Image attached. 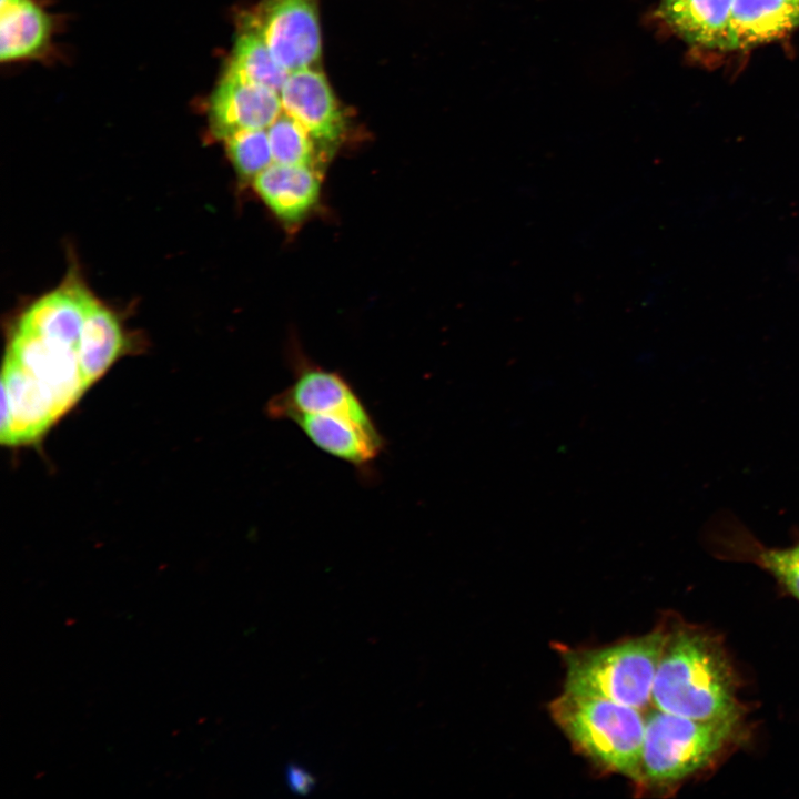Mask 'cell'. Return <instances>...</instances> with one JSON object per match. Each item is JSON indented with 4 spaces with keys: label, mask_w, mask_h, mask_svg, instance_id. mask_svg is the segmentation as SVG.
Segmentation results:
<instances>
[{
    "label": "cell",
    "mask_w": 799,
    "mask_h": 799,
    "mask_svg": "<svg viewBox=\"0 0 799 799\" xmlns=\"http://www.w3.org/2000/svg\"><path fill=\"white\" fill-rule=\"evenodd\" d=\"M6 357L51 394L63 413L89 387L77 350L63 344L17 328Z\"/></svg>",
    "instance_id": "cell-7"
},
{
    "label": "cell",
    "mask_w": 799,
    "mask_h": 799,
    "mask_svg": "<svg viewBox=\"0 0 799 799\" xmlns=\"http://www.w3.org/2000/svg\"><path fill=\"white\" fill-rule=\"evenodd\" d=\"M282 109L322 143L336 142L345 120L335 95L321 71L305 68L289 74L281 92Z\"/></svg>",
    "instance_id": "cell-11"
},
{
    "label": "cell",
    "mask_w": 799,
    "mask_h": 799,
    "mask_svg": "<svg viewBox=\"0 0 799 799\" xmlns=\"http://www.w3.org/2000/svg\"><path fill=\"white\" fill-rule=\"evenodd\" d=\"M267 134L273 162L312 166L314 140L295 119L282 111L267 128Z\"/></svg>",
    "instance_id": "cell-20"
},
{
    "label": "cell",
    "mask_w": 799,
    "mask_h": 799,
    "mask_svg": "<svg viewBox=\"0 0 799 799\" xmlns=\"http://www.w3.org/2000/svg\"><path fill=\"white\" fill-rule=\"evenodd\" d=\"M62 414L53 396L6 357L1 377V443H31Z\"/></svg>",
    "instance_id": "cell-8"
},
{
    "label": "cell",
    "mask_w": 799,
    "mask_h": 799,
    "mask_svg": "<svg viewBox=\"0 0 799 799\" xmlns=\"http://www.w3.org/2000/svg\"><path fill=\"white\" fill-rule=\"evenodd\" d=\"M287 782L294 792L305 795L314 787L313 777L297 766H290L286 771Z\"/></svg>",
    "instance_id": "cell-22"
},
{
    "label": "cell",
    "mask_w": 799,
    "mask_h": 799,
    "mask_svg": "<svg viewBox=\"0 0 799 799\" xmlns=\"http://www.w3.org/2000/svg\"><path fill=\"white\" fill-rule=\"evenodd\" d=\"M651 702L697 720L739 719L735 675L719 641L692 628L667 630Z\"/></svg>",
    "instance_id": "cell-1"
},
{
    "label": "cell",
    "mask_w": 799,
    "mask_h": 799,
    "mask_svg": "<svg viewBox=\"0 0 799 799\" xmlns=\"http://www.w3.org/2000/svg\"><path fill=\"white\" fill-rule=\"evenodd\" d=\"M260 198L285 222H297L315 205L320 196V178L310 165L273 162L253 180Z\"/></svg>",
    "instance_id": "cell-14"
},
{
    "label": "cell",
    "mask_w": 799,
    "mask_h": 799,
    "mask_svg": "<svg viewBox=\"0 0 799 799\" xmlns=\"http://www.w3.org/2000/svg\"><path fill=\"white\" fill-rule=\"evenodd\" d=\"M295 412L340 416L380 432L366 405L341 373L309 363H301L293 382L266 404V414L273 419L285 421Z\"/></svg>",
    "instance_id": "cell-5"
},
{
    "label": "cell",
    "mask_w": 799,
    "mask_h": 799,
    "mask_svg": "<svg viewBox=\"0 0 799 799\" xmlns=\"http://www.w3.org/2000/svg\"><path fill=\"white\" fill-rule=\"evenodd\" d=\"M739 719L697 720L660 709L646 717L639 790L667 788L707 767L734 737Z\"/></svg>",
    "instance_id": "cell-4"
},
{
    "label": "cell",
    "mask_w": 799,
    "mask_h": 799,
    "mask_svg": "<svg viewBox=\"0 0 799 799\" xmlns=\"http://www.w3.org/2000/svg\"><path fill=\"white\" fill-rule=\"evenodd\" d=\"M285 421L294 423L323 453L350 464L364 479L373 478V464L386 446L381 432L340 416L305 412L292 413Z\"/></svg>",
    "instance_id": "cell-9"
},
{
    "label": "cell",
    "mask_w": 799,
    "mask_h": 799,
    "mask_svg": "<svg viewBox=\"0 0 799 799\" xmlns=\"http://www.w3.org/2000/svg\"><path fill=\"white\" fill-rule=\"evenodd\" d=\"M667 630L590 649H566L565 691L644 708L653 687Z\"/></svg>",
    "instance_id": "cell-3"
},
{
    "label": "cell",
    "mask_w": 799,
    "mask_h": 799,
    "mask_svg": "<svg viewBox=\"0 0 799 799\" xmlns=\"http://www.w3.org/2000/svg\"><path fill=\"white\" fill-rule=\"evenodd\" d=\"M224 74L280 94L290 73L275 61L259 31L249 28L237 37Z\"/></svg>",
    "instance_id": "cell-19"
},
{
    "label": "cell",
    "mask_w": 799,
    "mask_h": 799,
    "mask_svg": "<svg viewBox=\"0 0 799 799\" xmlns=\"http://www.w3.org/2000/svg\"><path fill=\"white\" fill-rule=\"evenodd\" d=\"M231 161L243 178H255L273 163L267 129L237 132L225 140Z\"/></svg>",
    "instance_id": "cell-21"
},
{
    "label": "cell",
    "mask_w": 799,
    "mask_h": 799,
    "mask_svg": "<svg viewBox=\"0 0 799 799\" xmlns=\"http://www.w3.org/2000/svg\"><path fill=\"white\" fill-rule=\"evenodd\" d=\"M549 711L574 748L596 767L636 780L646 725L639 708L564 691Z\"/></svg>",
    "instance_id": "cell-2"
},
{
    "label": "cell",
    "mask_w": 799,
    "mask_h": 799,
    "mask_svg": "<svg viewBox=\"0 0 799 799\" xmlns=\"http://www.w3.org/2000/svg\"><path fill=\"white\" fill-rule=\"evenodd\" d=\"M734 0H661L657 17L687 43L720 48Z\"/></svg>",
    "instance_id": "cell-15"
},
{
    "label": "cell",
    "mask_w": 799,
    "mask_h": 799,
    "mask_svg": "<svg viewBox=\"0 0 799 799\" xmlns=\"http://www.w3.org/2000/svg\"><path fill=\"white\" fill-rule=\"evenodd\" d=\"M799 27V0H734L721 49L771 42Z\"/></svg>",
    "instance_id": "cell-13"
},
{
    "label": "cell",
    "mask_w": 799,
    "mask_h": 799,
    "mask_svg": "<svg viewBox=\"0 0 799 799\" xmlns=\"http://www.w3.org/2000/svg\"><path fill=\"white\" fill-rule=\"evenodd\" d=\"M97 303L81 284L70 282L32 304L17 328L78 351L85 320Z\"/></svg>",
    "instance_id": "cell-12"
},
{
    "label": "cell",
    "mask_w": 799,
    "mask_h": 799,
    "mask_svg": "<svg viewBox=\"0 0 799 799\" xmlns=\"http://www.w3.org/2000/svg\"><path fill=\"white\" fill-rule=\"evenodd\" d=\"M1 9L0 59L2 62L30 57L48 41L50 20L32 0H17Z\"/></svg>",
    "instance_id": "cell-18"
},
{
    "label": "cell",
    "mask_w": 799,
    "mask_h": 799,
    "mask_svg": "<svg viewBox=\"0 0 799 799\" xmlns=\"http://www.w3.org/2000/svg\"><path fill=\"white\" fill-rule=\"evenodd\" d=\"M724 524L717 532L720 552L727 557L757 564L799 600V544L787 548H769L737 523Z\"/></svg>",
    "instance_id": "cell-16"
},
{
    "label": "cell",
    "mask_w": 799,
    "mask_h": 799,
    "mask_svg": "<svg viewBox=\"0 0 799 799\" xmlns=\"http://www.w3.org/2000/svg\"><path fill=\"white\" fill-rule=\"evenodd\" d=\"M282 111L277 92L226 74L209 103L211 130L223 140L244 130L267 129Z\"/></svg>",
    "instance_id": "cell-10"
},
{
    "label": "cell",
    "mask_w": 799,
    "mask_h": 799,
    "mask_svg": "<svg viewBox=\"0 0 799 799\" xmlns=\"http://www.w3.org/2000/svg\"><path fill=\"white\" fill-rule=\"evenodd\" d=\"M124 336L115 315L99 303L88 315L78 345L82 376L90 386L121 353Z\"/></svg>",
    "instance_id": "cell-17"
},
{
    "label": "cell",
    "mask_w": 799,
    "mask_h": 799,
    "mask_svg": "<svg viewBox=\"0 0 799 799\" xmlns=\"http://www.w3.org/2000/svg\"><path fill=\"white\" fill-rule=\"evenodd\" d=\"M255 29L289 73L312 67L321 55L318 17L312 0H270Z\"/></svg>",
    "instance_id": "cell-6"
}]
</instances>
